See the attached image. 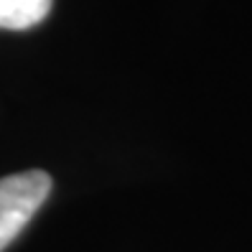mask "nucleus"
Segmentation results:
<instances>
[{"mask_svg": "<svg viewBox=\"0 0 252 252\" xmlns=\"http://www.w3.org/2000/svg\"><path fill=\"white\" fill-rule=\"evenodd\" d=\"M54 0H0V28L26 31L51 13Z\"/></svg>", "mask_w": 252, "mask_h": 252, "instance_id": "nucleus-2", "label": "nucleus"}, {"mask_svg": "<svg viewBox=\"0 0 252 252\" xmlns=\"http://www.w3.org/2000/svg\"><path fill=\"white\" fill-rule=\"evenodd\" d=\"M51 194L46 171H23L0 179V252H3Z\"/></svg>", "mask_w": 252, "mask_h": 252, "instance_id": "nucleus-1", "label": "nucleus"}]
</instances>
